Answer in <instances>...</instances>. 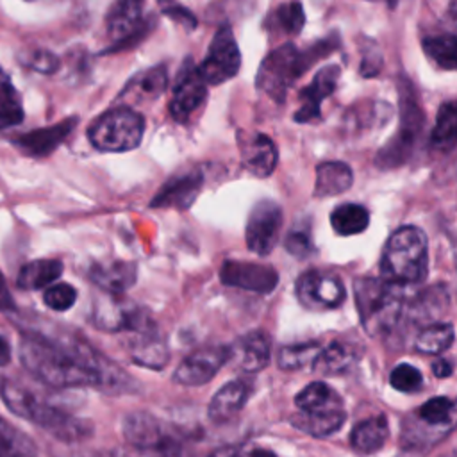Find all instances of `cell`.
Segmentation results:
<instances>
[{"mask_svg":"<svg viewBox=\"0 0 457 457\" xmlns=\"http://www.w3.org/2000/svg\"><path fill=\"white\" fill-rule=\"evenodd\" d=\"M20 361L39 382L57 389L95 387L107 395L134 393L137 384L73 330L39 318H21Z\"/></svg>","mask_w":457,"mask_h":457,"instance_id":"cell-1","label":"cell"},{"mask_svg":"<svg viewBox=\"0 0 457 457\" xmlns=\"http://www.w3.org/2000/svg\"><path fill=\"white\" fill-rule=\"evenodd\" d=\"M0 396L12 414L41 427L59 441H82L93 432L87 420L77 418L71 412L50 403L20 382L4 378L0 382Z\"/></svg>","mask_w":457,"mask_h":457,"instance_id":"cell-2","label":"cell"},{"mask_svg":"<svg viewBox=\"0 0 457 457\" xmlns=\"http://www.w3.org/2000/svg\"><path fill=\"white\" fill-rule=\"evenodd\" d=\"M334 46L336 43L330 41H320L307 50H298L293 43L277 46L262 59L257 70V89L278 104L284 102L287 91L303 75V71Z\"/></svg>","mask_w":457,"mask_h":457,"instance_id":"cell-3","label":"cell"},{"mask_svg":"<svg viewBox=\"0 0 457 457\" xmlns=\"http://www.w3.org/2000/svg\"><path fill=\"white\" fill-rule=\"evenodd\" d=\"M428 271V241L421 228L405 225L396 228L380 257V278L409 286L425 280Z\"/></svg>","mask_w":457,"mask_h":457,"instance_id":"cell-4","label":"cell"},{"mask_svg":"<svg viewBox=\"0 0 457 457\" xmlns=\"http://www.w3.org/2000/svg\"><path fill=\"white\" fill-rule=\"evenodd\" d=\"M361 323L370 336H384L396 328L405 314L402 286L380 277H361L353 284Z\"/></svg>","mask_w":457,"mask_h":457,"instance_id":"cell-5","label":"cell"},{"mask_svg":"<svg viewBox=\"0 0 457 457\" xmlns=\"http://www.w3.org/2000/svg\"><path fill=\"white\" fill-rule=\"evenodd\" d=\"M121 432L129 448L125 457H182L179 436L150 412L127 414Z\"/></svg>","mask_w":457,"mask_h":457,"instance_id":"cell-6","label":"cell"},{"mask_svg":"<svg viewBox=\"0 0 457 457\" xmlns=\"http://www.w3.org/2000/svg\"><path fill=\"white\" fill-rule=\"evenodd\" d=\"M400 95V123L396 132L391 136V139L378 150L377 154V166L382 170H393L402 164H405L421 136L425 116L423 111L412 93L411 82L403 79L402 87H398Z\"/></svg>","mask_w":457,"mask_h":457,"instance_id":"cell-7","label":"cell"},{"mask_svg":"<svg viewBox=\"0 0 457 457\" xmlns=\"http://www.w3.org/2000/svg\"><path fill=\"white\" fill-rule=\"evenodd\" d=\"M145 120L130 107H114L96 118L89 130V143L100 152H129L139 146Z\"/></svg>","mask_w":457,"mask_h":457,"instance_id":"cell-8","label":"cell"},{"mask_svg":"<svg viewBox=\"0 0 457 457\" xmlns=\"http://www.w3.org/2000/svg\"><path fill=\"white\" fill-rule=\"evenodd\" d=\"M91 321L105 332H141L154 327L150 314L130 298L104 291L93 300Z\"/></svg>","mask_w":457,"mask_h":457,"instance_id":"cell-9","label":"cell"},{"mask_svg":"<svg viewBox=\"0 0 457 457\" xmlns=\"http://www.w3.org/2000/svg\"><path fill=\"white\" fill-rule=\"evenodd\" d=\"M239 68L241 52L232 29L225 23L216 30L205 59L200 62V66H196V73L205 86H220L236 77Z\"/></svg>","mask_w":457,"mask_h":457,"instance_id":"cell-10","label":"cell"},{"mask_svg":"<svg viewBox=\"0 0 457 457\" xmlns=\"http://www.w3.org/2000/svg\"><path fill=\"white\" fill-rule=\"evenodd\" d=\"M295 295L298 302L314 312L337 309L346 296L341 278L325 270H309L296 278Z\"/></svg>","mask_w":457,"mask_h":457,"instance_id":"cell-11","label":"cell"},{"mask_svg":"<svg viewBox=\"0 0 457 457\" xmlns=\"http://www.w3.org/2000/svg\"><path fill=\"white\" fill-rule=\"evenodd\" d=\"M282 223H284V214H282V207L277 202L273 200L257 202L252 207L246 220L245 239H246L248 250L261 257L270 255L280 239Z\"/></svg>","mask_w":457,"mask_h":457,"instance_id":"cell-12","label":"cell"},{"mask_svg":"<svg viewBox=\"0 0 457 457\" xmlns=\"http://www.w3.org/2000/svg\"><path fill=\"white\" fill-rule=\"evenodd\" d=\"M228 362V346L209 345L186 355L175 368L173 382L180 386H204L207 384L223 364Z\"/></svg>","mask_w":457,"mask_h":457,"instance_id":"cell-13","label":"cell"},{"mask_svg":"<svg viewBox=\"0 0 457 457\" xmlns=\"http://www.w3.org/2000/svg\"><path fill=\"white\" fill-rule=\"evenodd\" d=\"M220 280L230 287H239L253 293H271L278 284V273L275 271V268L266 264L227 259L221 264Z\"/></svg>","mask_w":457,"mask_h":457,"instance_id":"cell-14","label":"cell"},{"mask_svg":"<svg viewBox=\"0 0 457 457\" xmlns=\"http://www.w3.org/2000/svg\"><path fill=\"white\" fill-rule=\"evenodd\" d=\"M207 98V86L198 77L196 68L193 66L191 59H187L177 75L173 95L170 102V114L175 121L186 123L191 114L205 102Z\"/></svg>","mask_w":457,"mask_h":457,"instance_id":"cell-15","label":"cell"},{"mask_svg":"<svg viewBox=\"0 0 457 457\" xmlns=\"http://www.w3.org/2000/svg\"><path fill=\"white\" fill-rule=\"evenodd\" d=\"M105 29L112 43V46L107 52L118 50L123 45L137 41L143 36V29H146L143 18V4L123 0L111 5L105 18Z\"/></svg>","mask_w":457,"mask_h":457,"instance_id":"cell-16","label":"cell"},{"mask_svg":"<svg viewBox=\"0 0 457 457\" xmlns=\"http://www.w3.org/2000/svg\"><path fill=\"white\" fill-rule=\"evenodd\" d=\"M339 75H341V71H339V66H336V64L323 66L314 75L311 84L307 87H303L298 95L300 107L295 112V121L307 123V121L320 118L321 102L334 93V89L339 82Z\"/></svg>","mask_w":457,"mask_h":457,"instance_id":"cell-17","label":"cell"},{"mask_svg":"<svg viewBox=\"0 0 457 457\" xmlns=\"http://www.w3.org/2000/svg\"><path fill=\"white\" fill-rule=\"evenodd\" d=\"M271 343L261 330H252L237 337L228 346V362L245 373H257L270 362Z\"/></svg>","mask_w":457,"mask_h":457,"instance_id":"cell-18","label":"cell"},{"mask_svg":"<svg viewBox=\"0 0 457 457\" xmlns=\"http://www.w3.org/2000/svg\"><path fill=\"white\" fill-rule=\"evenodd\" d=\"M204 184V173L200 170L182 171L162 184L159 193L152 198V207H173V209H187L195 198L198 196Z\"/></svg>","mask_w":457,"mask_h":457,"instance_id":"cell-19","label":"cell"},{"mask_svg":"<svg viewBox=\"0 0 457 457\" xmlns=\"http://www.w3.org/2000/svg\"><path fill=\"white\" fill-rule=\"evenodd\" d=\"M79 118L71 116L55 125L36 129L14 137V145L30 157H46L50 155L75 129Z\"/></svg>","mask_w":457,"mask_h":457,"instance_id":"cell-20","label":"cell"},{"mask_svg":"<svg viewBox=\"0 0 457 457\" xmlns=\"http://www.w3.org/2000/svg\"><path fill=\"white\" fill-rule=\"evenodd\" d=\"M127 350L132 362L150 370H162L170 359L168 345L155 325L141 332H134L129 339Z\"/></svg>","mask_w":457,"mask_h":457,"instance_id":"cell-21","label":"cell"},{"mask_svg":"<svg viewBox=\"0 0 457 457\" xmlns=\"http://www.w3.org/2000/svg\"><path fill=\"white\" fill-rule=\"evenodd\" d=\"M243 166L255 177H270L278 162V150L271 137L266 134H252L239 145Z\"/></svg>","mask_w":457,"mask_h":457,"instance_id":"cell-22","label":"cell"},{"mask_svg":"<svg viewBox=\"0 0 457 457\" xmlns=\"http://www.w3.org/2000/svg\"><path fill=\"white\" fill-rule=\"evenodd\" d=\"M252 395V382L245 378H236L227 382L211 398L207 407V416L212 423H227L246 405Z\"/></svg>","mask_w":457,"mask_h":457,"instance_id":"cell-23","label":"cell"},{"mask_svg":"<svg viewBox=\"0 0 457 457\" xmlns=\"http://www.w3.org/2000/svg\"><path fill=\"white\" fill-rule=\"evenodd\" d=\"M89 278L100 287L104 293L121 295L129 287H132L137 280V266L132 261H107L96 262L89 268Z\"/></svg>","mask_w":457,"mask_h":457,"instance_id":"cell-24","label":"cell"},{"mask_svg":"<svg viewBox=\"0 0 457 457\" xmlns=\"http://www.w3.org/2000/svg\"><path fill=\"white\" fill-rule=\"evenodd\" d=\"M353 182L352 168L341 161H325L316 166V182L312 195L316 198L336 196L350 189Z\"/></svg>","mask_w":457,"mask_h":457,"instance_id":"cell-25","label":"cell"},{"mask_svg":"<svg viewBox=\"0 0 457 457\" xmlns=\"http://www.w3.org/2000/svg\"><path fill=\"white\" fill-rule=\"evenodd\" d=\"M357 359H359V353L355 346L348 343L334 341L328 346L320 348L311 366L314 371L321 375H341V373H346L357 362Z\"/></svg>","mask_w":457,"mask_h":457,"instance_id":"cell-26","label":"cell"},{"mask_svg":"<svg viewBox=\"0 0 457 457\" xmlns=\"http://www.w3.org/2000/svg\"><path fill=\"white\" fill-rule=\"evenodd\" d=\"M387 434V418L384 414H377L362 420L359 425L353 427L350 434V443L359 453H375L384 446Z\"/></svg>","mask_w":457,"mask_h":457,"instance_id":"cell-27","label":"cell"},{"mask_svg":"<svg viewBox=\"0 0 457 457\" xmlns=\"http://www.w3.org/2000/svg\"><path fill=\"white\" fill-rule=\"evenodd\" d=\"M295 405L300 412L343 411V398L325 382H311L296 396Z\"/></svg>","mask_w":457,"mask_h":457,"instance_id":"cell-28","label":"cell"},{"mask_svg":"<svg viewBox=\"0 0 457 457\" xmlns=\"http://www.w3.org/2000/svg\"><path fill=\"white\" fill-rule=\"evenodd\" d=\"M346 420L345 411H328V412H296L289 418V423L312 437H328L336 434Z\"/></svg>","mask_w":457,"mask_h":457,"instance_id":"cell-29","label":"cell"},{"mask_svg":"<svg viewBox=\"0 0 457 457\" xmlns=\"http://www.w3.org/2000/svg\"><path fill=\"white\" fill-rule=\"evenodd\" d=\"M62 273V262L59 259H36L21 266L16 284L21 289L36 291L55 282Z\"/></svg>","mask_w":457,"mask_h":457,"instance_id":"cell-30","label":"cell"},{"mask_svg":"<svg viewBox=\"0 0 457 457\" xmlns=\"http://www.w3.org/2000/svg\"><path fill=\"white\" fill-rule=\"evenodd\" d=\"M448 303L450 296L445 284H436L423 289L416 298H412V302L405 303V312H411L416 321H430L443 314L448 309Z\"/></svg>","mask_w":457,"mask_h":457,"instance_id":"cell-31","label":"cell"},{"mask_svg":"<svg viewBox=\"0 0 457 457\" xmlns=\"http://www.w3.org/2000/svg\"><path fill=\"white\" fill-rule=\"evenodd\" d=\"M453 414H455V403L450 398L434 396L418 409L416 416L414 414L412 416L421 425L446 436L453 428Z\"/></svg>","mask_w":457,"mask_h":457,"instance_id":"cell-32","label":"cell"},{"mask_svg":"<svg viewBox=\"0 0 457 457\" xmlns=\"http://www.w3.org/2000/svg\"><path fill=\"white\" fill-rule=\"evenodd\" d=\"M166 86H168V71H166L164 64H159V66L148 68L145 71H139L125 86V89L121 91V96L129 93L136 100H141V98L143 100H152V98L161 96L164 93Z\"/></svg>","mask_w":457,"mask_h":457,"instance_id":"cell-33","label":"cell"},{"mask_svg":"<svg viewBox=\"0 0 457 457\" xmlns=\"http://www.w3.org/2000/svg\"><path fill=\"white\" fill-rule=\"evenodd\" d=\"M457 143V111L455 102L448 100L441 104L436 118V125L430 132V146L439 152L453 150Z\"/></svg>","mask_w":457,"mask_h":457,"instance_id":"cell-34","label":"cell"},{"mask_svg":"<svg viewBox=\"0 0 457 457\" xmlns=\"http://www.w3.org/2000/svg\"><path fill=\"white\" fill-rule=\"evenodd\" d=\"M330 225L339 236H355L368 228L370 212L361 204H341L332 211Z\"/></svg>","mask_w":457,"mask_h":457,"instance_id":"cell-35","label":"cell"},{"mask_svg":"<svg viewBox=\"0 0 457 457\" xmlns=\"http://www.w3.org/2000/svg\"><path fill=\"white\" fill-rule=\"evenodd\" d=\"M0 457H37L36 443L0 416Z\"/></svg>","mask_w":457,"mask_h":457,"instance_id":"cell-36","label":"cell"},{"mask_svg":"<svg viewBox=\"0 0 457 457\" xmlns=\"http://www.w3.org/2000/svg\"><path fill=\"white\" fill-rule=\"evenodd\" d=\"M453 337L455 334L452 323H430L418 332L414 346L421 353L437 355L452 346Z\"/></svg>","mask_w":457,"mask_h":457,"instance_id":"cell-37","label":"cell"},{"mask_svg":"<svg viewBox=\"0 0 457 457\" xmlns=\"http://www.w3.org/2000/svg\"><path fill=\"white\" fill-rule=\"evenodd\" d=\"M23 121L21 98L11 80V77L0 70V130L14 127Z\"/></svg>","mask_w":457,"mask_h":457,"instance_id":"cell-38","label":"cell"},{"mask_svg":"<svg viewBox=\"0 0 457 457\" xmlns=\"http://www.w3.org/2000/svg\"><path fill=\"white\" fill-rule=\"evenodd\" d=\"M425 54L443 70L453 71L457 66V39L452 32L428 36L423 39Z\"/></svg>","mask_w":457,"mask_h":457,"instance_id":"cell-39","label":"cell"},{"mask_svg":"<svg viewBox=\"0 0 457 457\" xmlns=\"http://www.w3.org/2000/svg\"><path fill=\"white\" fill-rule=\"evenodd\" d=\"M320 348L321 346L316 341L282 346L278 350V355H277V364H278L280 370H286V371L302 370V368L314 362Z\"/></svg>","mask_w":457,"mask_h":457,"instance_id":"cell-40","label":"cell"},{"mask_svg":"<svg viewBox=\"0 0 457 457\" xmlns=\"http://www.w3.org/2000/svg\"><path fill=\"white\" fill-rule=\"evenodd\" d=\"M270 20H271L273 29H278L280 32H284L287 36H295L302 30V27L305 23L303 7L298 2L282 4L273 12H270Z\"/></svg>","mask_w":457,"mask_h":457,"instance_id":"cell-41","label":"cell"},{"mask_svg":"<svg viewBox=\"0 0 457 457\" xmlns=\"http://www.w3.org/2000/svg\"><path fill=\"white\" fill-rule=\"evenodd\" d=\"M389 384L402 393H414L420 391L423 386V375L418 368H414L412 364L402 362L398 366L393 368L391 375H389Z\"/></svg>","mask_w":457,"mask_h":457,"instance_id":"cell-42","label":"cell"},{"mask_svg":"<svg viewBox=\"0 0 457 457\" xmlns=\"http://www.w3.org/2000/svg\"><path fill=\"white\" fill-rule=\"evenodd\" d=\"M75 300H77V289L73 286L66 284V282L48 286L45 295H43L45 305L50 307L52 311H57V312H64L70 307H73Z\"/></svg>","mask_w":457,"mask_h":457,"instance_id":"cell-43","label":"cell"},{"mask_svg":"<svg viewBox=\"0 0 457 457\" xmlns=\"http://www.w3.org/2000/svg\"><path fill=\"white\" fill-rule=\"evenodd\" d=\"M284 246L296 259H307L314 252L311 232H309V228H302V227H293L287 232Z\"/></svg>","mask_w":457,"mask_h":457,"instance_id":"cell-44","label":"cell"},{"mask_svg":"<svg viewBox=\"0 0 457 457\" xmlns=\"http://www.w3.org/2000/svg\"><path fill=\"white\" fill-rule=\"evenodd\" d=\"M27 64L39 73H55L59 68V57L48 50H34L25 59Z\"/></svg>","mask_w":457,"mask_h":457,"instance_id":"cell-45","label":"cell"},{"mask_svg":"<svg viewBox=\"0 0 457 457\" xmlns=\"http://www.w3.org/2000/svg\"><path fill=\"white\" fill-rule=\"evenodd\" d=\"M162 14H166V16L171 18L173 21L180 23V25L186 27L187 30H193V29L196 27V18L193 16V12H191L189 9H186V7H182V5H177V4L168 5V7H164Z\"/></svg>","mask_w":457,"mask_h":457,"instance_id":"cell-46","label":"cell"},{"mask_svg":"<svg viewBox=\"0 0 457 457\" xmlns=\"http://www.w3.org/2000/svg\"><path fill=\"white\" fill-rule=\"evenodd\" d=\"M0 311L5 312V314H12L16 311V305H14V300L5 286V278L0 271Z\"/></svg>","mask_w":457,"mask_h":457,"instance_id":"cell-47","label":"cell"},{"mask_svg":"<svg viewBox=\"0 0 457 457\" xmlns=\"http://www.w3.org/2000/svg\"><path fill=\"white\" fill-rule=\"evenodd\" d=\"M432 373H434L437 378H446V377H450V375L453 373V366H452V362H450L448 359L439 357V359H436V361L432 362Z\"/></svg>","mask_w":457,"mask_h":457,"instance_id":"cell-48","label":"cell"},{"mask_svg":"<svg viewBox=\"0 0 457 457\" xmlns=\"http://www.w3.org/2000/svg\"><path fill=\"white\" fill-rule=\"evenodd\" d=\"M243 452H245V446H221V448H216L214 452H211L209 457H243Z\"/></svg>","mask_w":457,"mask_h":457,"instance_id":"cell-49","label":"cell"},{"mask_svg":"<svg viewBox=\"0 0 457 457\" xmlns=\"http://www.w3.org/2000/svg\"><path fill=\"white\" fill-rule=\"evenodd\" d=\"M11 361V346L5 337L0 336V366H7Z\"/></svg>","mask_w":457,"mask_h":457,"instance_id":"cell-50","label":"cell"},{"mask_svg":"<svg viewBox=\"0 0 457 457\" xmlns=\"http://www.w3.org/2000/svg\"><path fill=\"white\" fill-rule=\"evenodd\" d=\"M243 457H277V455L266 448H245Z\"/></svg>","mask_w":457,"mask_h":457,"instance_id":"cell-51","label":"cell"},{"mask_svg":"<svg viewBox=\"0 0 457 457\" xmlns=\"http://www.w3.org/2000/svg\"><path fill=\"white\" fill-rule=\"evenodd\" d=\"M79 457H125L118 452H109V450H98V452H87V453H82Z\"/></svg>","mask_w":457,"mask_h":457,"instance_id":"cell-52","label":"cell"}]
</instances>
